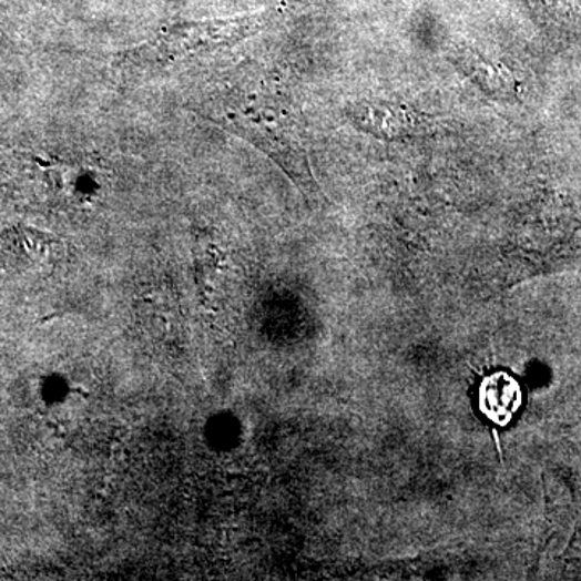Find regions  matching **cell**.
<instances>
[{
    "mask_svg": "<svg viewBox=\"0 0 581 581\" xmlns=\"http://www.w3.org/2000/svg\"><path fill=\"white\" fill-rule=\"evenodd\" d=\"M202 119L261 149L303 193L317 190L296 119L267 81H236L205 99Z\"/></svg>",
    "mask_w": 581,
    "mask_h": 581,
    "instance_id": "obj_1",
    "label": "cell"
},
{
    "mask_svg": "<svg viewBox=\"0 0 581 581\" xmlns=\"http://www.w3.org/2000/svg\"><path fill=\"white\" fill-rule=\"evenodd\" d=\"M264 24V17L249 16L228 20L180 21L116 57V69L126 77H143L170 69L176 63L232 48L253 37Z\"/></svg>",
    "mask_w": 581,
    "mask_h": 581,
    "instance_id": "obj_2",
    "label": "cell"
},
{
    "mask_svg": "<svg viewBox=\"0 0 581 581\" xmlns=\"http://www.w3.org/2000/svg\"><path fill=\"white\" fill-rule=\"evenodd\" d=\"M60 243L54 236L19 226L0 235V258L10 267L31 271L55 261Z\"/></svg>",
    "mask_w": 581,
    "mask_h": 581,
    "instance_id": "obj_3",
    "label": "cell"
},
{
    "mask_svg": "<svg viewBox=\"0 0 581 581\" xmlns=\"http://www.w3.org/2000/svg\"><path fill=\"white\" fill-rule=\"evenodd\" d=\"M481 412L498 425H508L522 406V389L508 374H495L481 381L478 395Z\"/></svg>",
    "mask_w": 581,
    "mask_h": 581,
    "instance_id": "obj_4",
    "label": "cell"
},
{
    "mask_svg": "<svg viewBox=\"0 0 581 581\" xmlns=\"http://www.w3.org/2000/svg\"><path fill=\"white\" fill-rule=\"evenodd\" d=\"M356 119L360 130L385 140L400 137L417 126L416 115L398 105L360 104Z\"/></svg>",
    "mask_w": 581,
    "mask_h": 581,
    "instance_id": "obj_5",
    "label": "cell"
},
{
    "mask_svg": "<svg viewBox=\"0 0 581 581\" xmlns=\"http://www.w3.org/2000/svg\"><path fill=\"white\" fill-rule=\"evenodd\" d=\"M455 62L466 72L467 77L472 78L475 83L492 98L506 99L516 92V83L510 78L508 70H499V67L492 65L475 52H456Z\"/></svg>",
    "mask_w": 581,
    "mask_h": 581,
    "instance_id": "obj_6",
    "label": "cell"
}]
</instances>
